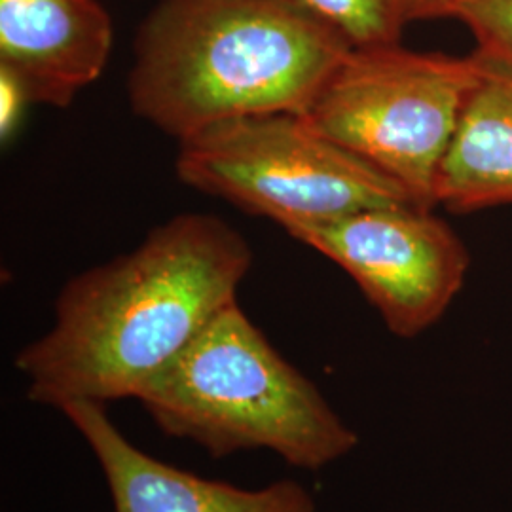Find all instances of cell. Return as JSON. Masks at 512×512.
<instances>
[{
  "label": "cell",
  "instance_id": "obj_1",
  "mask_svg": "<svg viewBox=\"0 0 512 512\" xmlns=\"http://www.w3.org/2000/svg\"><path fill=\"white\" fill-rule=\"evenodd\" d=\"M253 251L211 215H179L131 253L73 277L52 329L21 349L33 403L137 399L220 311L236 302Z\"/></svg>",
  "mask_w": 512,
  "mask_h": 512
},
{
  "label": "cell",
  "instance_id": "obj_2",
  "mask_svg": "<svg viewBox=\"0 0 512 512\" xmlns=\"http://www.w3.org/2000/svg\"><path fill=\"white\" fill-rule=\"evenodd\" d=\"M351 50L291 0H162L137 33L129 105L177 141L239 118L304 114Z\"/></svg>",
  "mask_w": 512,
  "mask_h": 512
},
{
  "label": "cell",
  "instance_id": "obj_3",
  "mask_svg": "<svg viewBox=\"0 0 512 512\" xmlns=\"http://www.w3.org/2000/svg\"><path fill=\"white\" fill-rule=\"evenodd\" d=\"M137 401L165 435L192 440L213 458L270 450L293 467L319 471L359 442L238 300L156 374Z\"/></svg>",
  "mask_w": 512,
  "mask_h": 512
},
{
  "label": "cell",
  "instance_id": "obj_4",
  "mask_svg": "<svg viewBox=\"0 0 512 512\" xmlns=\"http://www.w3.org/2000/svg\"><path fill=\"white\" fill-rule=\"evenodd\" d=\"M480 74L478 54L355 48L302 116L399 184L418 207L433 209L440 162Z\"/></svg>",
  "mask_w": 512,
  "mask_h": 512
},
{
  "label": "cell",
  "instance_id": "obj_5",
  "mask_svg": "<svg viewBox=\"0 0 512 512\" xmlns=\"http://www.w3.org/2000/svg\"><path fill=\"white\" fill-rule=\"evenodd\" d=\"M177 175L203 194L287 230L376 207H418L403 188L338 147L302 114L222 122L179 141Z\"/></svg>",
  "mask_w": 512,
  "mask_h": 512
},
{
  "label": "cell",
  "instance_id": "obj_6",
  "mask_svg": "<svg viewBox=\"0 0 512 512\" xmlns=\"http://www.w3.org/2000/svg\"><path fill=\"white\" fill-rule=\"evenodd\" d=\"M287 234L348 272L401 338L433 327L469 272L463 241L433 209L376 207Z\"/></svg>",
  "mask_w": 512,
  "mask_h": 512
},
{
  "label": "cell",
  "instance_id": "obj_7",
  "mask_svg": "<svg viewBox=\"0 0 512 512\" xmlns=\"http://www.w3.org/2000/svg\"><path fill=\"white\" fill-rule=\"evenodd\" d=\"M65 418L88 442L107 478L114 512H315L313 495L294 480L245 490L152 458L110 421L105 404H65Z\"/></svg>",
  "mask_w": 512,
  "mask_h": 512
},
{
  "label": "cell",
  "instance_id": "obj_8",
  "mask_svg": "<svg viewBox=\"0 0 512 512\" xmlns=\"http://www.w3.org/2000/svg\"><path fill=\"white\" fill-rule=\"evenodd\" d=\"M112 50V21L95 0H0V67L31 103L69 107Z\"/></svg>",
  "mask_w": 512,
  "mask_h": 512
},
{
  "label": "cell",
  "instance_id": "obj_9",
  "mask_svg": "<svg viewBox=\"0 0 512 512\" xmlns=\"http://www.w3.org/2000/svg\"><path fill=\"white\" fill-rule=\"evenodd\" d=\"M478 57L482 74L459 116L435 186L437 205L454 213L512 203V69Z\"/></svg>",
  "mask_w": 512,
  "mask_h": 512
},
{
  "label": "cell",
  "instance_id": "obj_10",
  "mask_svg": "<svg viewBox=\"0 0 512 512\" xmlns=\"http://www.w3.org/2000/svg\"><path fill=\"white\" fill-rule=\"evenodd\" d=\"M355 48L401 44L408 0H291Z\"/></svg>",
  "mask_w": 512,
  "mask_h": 512
},
{
  "label": "cell",
  "instance_id": "obj_11",
  "mask_svg": "<svg viewBox=\"0 0 512 512\" xmlns=\"http://www.w3.org/2000/svg\"><path fill=\"white\" fill-rule=\"evenodd\" d=\"M450 18L473 31L478 54L512 69V0H456Z\"/></svg>",
  "mask_w": 512,
  "mask_h": 512
},
{
  "label": "cell",
  "instance_id": "obj_12",
  "mask_svg": "<svg viewBox=\"0 0 512 512\" xmlns=\"http://www.w3.org/2000/svg\"><path fill=\"white\" fill-rule=\"evenodd\" d=\"M31 99L18 78L0 67V135L6 143L16 131Z\"/></svg>",
  "mask_w": 512,
  "mask_h": 512
},
{
  "label": "cell",
  "instance_id": "obj_13",
  "mask_svg": "<svg viewBox=\"0 0 512 512\" xmlns=\"http://www.w3.org/2000/svg\"><path fill=\"white\" fill-rule=\"evenodd\" d=\"M456 0H408L410 21L450 18Z\"/></svg>",
  "mask_w": 512,
  "mask_h": 512
}]
</instances>
